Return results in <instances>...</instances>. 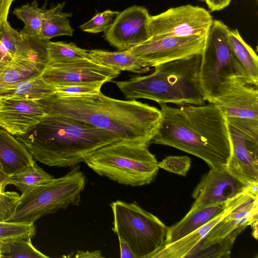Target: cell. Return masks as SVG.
<instances>
[{
  "label": "cell",
  "mask_w": 258,
  "mask_h": 258,
  "mask_svg": "<svg viewBox=\"0 0 258 258\" xmlns=\"http://www.w3.org/2000/svg\"><path fill=\"white\" fill-rule=\"evenodd\" d=\"M46 64L13 59L0 68V95L4 90L41 74Z\"/></svg>",
  "instance_id": "24"
},
{
  "label": "cell",
  "mask_w": 258,
  "mask_h": 258,
  "mask_svg": "<svg viewBox=\"0 0 258 258\" xmlns=\"http://www.w3.org/2000/svg\"><path fill=\"white\" fill-rule=\"evenodd\" d=\"M0 40L12 59L47 63L46 47L49 40L28 37L13 28L7 20L0 24Z\"/></svg>",
  "instance_id": "18"
},
{
  "label": "cell",
  "mask_w": 258,
  "mask_h": 258,
  "mask_svg": "<svg viewBox=\"0 0 258 258\" xmlns=\"http://www.w3.org/2000/svg\"><path fill=\"white\" fill-rule=\"evenodd\" d=\"M103 83H84L57 86L54 94L58 97L84 96L100 92Z\"/></svg>",
  "instance_id": "31"
},
{
  "label": "cell",
  "mask_w": 258,
  "mask_h": 258,
  "mask_svg": "<svg viewBox=\"0 0 258 258\" xmlns=\"http://www.w3.org/2000/svg\"><path fill=\"white\" fill-rule=\"evenodd\" d=\"M229 202L189 210L180 221L168 227L165 244L173 242L203 226L222 212Z\"/></svg>",
  "instance_id": "22"
},
{
  "label": "cell",
  "mask_w": 258,
  "mask_h": 258,
  "mask_svg": "<svg viewBox=\"0 0 258 258\" xmlns=\"http://www.w3.org/2000/svg\"><path fill=\"white\" fill-rule=\"evenodd\" d=\"M249 186L230 174L226 166L210 169L192 193L195 202L190 210L226 203Z\"/></svg>",
  "instance_id": "15"
},
{
  "label": "cell",
  "mask_w": 258,
  "mask_h": 258,
  "mask_svg": "<svg viewBox=\"0 0 258 258\" xmlns=\"http://www.w3.org/2000/svg\"><path fill=\"white\" fill-rule=\"evenodd\" d=\"M228 43L233 58L235 74L257 87L258 57L251 47L242 38L239 31L229 30Z\"/></svg>",
  "instance_id": "20"
},
{
  "label": "cell",
  "mask_w": 258,
  "mask_h": 258,
  "mask_svg": "<svg viewBox=\"0 0 258 258\" xmlns=\"http://www.w3.org/2000/svg\"><path fill=\"white\" fill-rule=\"evenodd\" d=\"M31 237L23 236L0 241V258H48L32 244Z\"/></svg>",
  "instance_id": "29"
},
{
  "label": "cell",
  "mask_w": 258,
  "mask_h": 258,
  "mask_svg": "<svg viewBox=\"0 0 258 258\" xmlns=\"http://www.w3.org/2000/svg\"><path fill=\"white\" fill-rule=\"evenodd\" d=\"M213 20L210 13L199 6L186 5L171 8L159 14L150 15L148 37H206Z\"/></svg>",
  "instance_id": "11"
},
{
  "label": "cell",
  "mask_w": 258,
  "mask_h": 258,
  "mask_svg": "<svg viewBox=\"0 0 258 258\" xmlns=\"http://www.w3.org/2000/svg\"><path fill=\"white\" fill-rule=\"evenodd\" d=\"M35 234L34 223L0 221V241L23 236L33 237Z\"/></svg>",
  "instance_id": "32"
},
{
  "label": "cell",
  "mask_w": 258,
  "mask_h": 258,
  "mask_svg": "<svg viewBox=\"0 0 258 258\" xmlns=\"http://www.w3.org/2000/svg\"><path fill=\"white\" fill-rule=\"evenodd\" d=\"M12 60L11 56L0 40V68Z\"/></svg>",
  "instance_id": "40"
},
{
  "label": "cell",
  "mask_w": 258,
  "mask_h": 258,
  "mask_svg": "<svg viewBox=\"0 0 258 258\" xmlns=\"http://www.w3.org/2000/svg\"><path fill=\"white\" fill-rule=\"evenodd\" d=\"M206 37H152L128 51L138 58L143 67L154 68L169 61L201 54Z\"/></svg>",
  "instance_id": "12"
},
{
  "label": "cell",
  "mask_w": 258,
  "mask_h": 258,
  "mask_svg": "<svg viewBox=\"0 0 258 258\" xmlns=\"http://www.w3.org/2000/svg\"><path fill=\"white\" fill-rule=\"evenodd\" d=\"M0 185V221H5L13 214L20 198L16 191H6Z\"/></svg>",
  "instance_id": "35"
},
{
  "label": "cell",
  "mask_w": 258,
  "mask_h": 258,
  "mask_svg": "<svg viewBox=\"0 0 258 258\" xmlns=\"http://www.w3.org/2000/svg\"><path fill=\"white\" fill-rule=\"evenodd\" d=\"M53 178L35 161L23 171L10 175L6 185H14L22 194H24L47 182Z\"/></svg>",
  "instance_id": "28"
},
{
  "label": "cell",
  "mask_w": 258,
  "mask_h": 258,
  "mask_svg": "<svg viewBox=\"0 0 258 258\" xmlns=\"http://www.w3.org/2000/svg\"><path fill=\"white\" fill-rule=\"evenodd\" d=\"M46 50L48 64H66L90 59L88 50L80 48L72 42L49 41Z\"/></svg>",
  "instance_id": "27"
},
{
  "label": "cell",
  "mask_w": 258,
  "mask_h": 258,
  "mask_svg": "<svg viewBox=\"0 0 258 258\" xmlns=\"http://www.w3.org/2000/svg\"><path fill=\"white\" fill-rule=\"evenodd\" d=\"M257 185L233 199L229 212L209 231L195 257H229L237 236L257 221Z\"/></svg>",
  "instance_id": "8"
},
{
  "label": "cell",
  "mask_w": 258,
  "mask_h": 258,
  "mask_svg": "<svg viewBox=\"0 0 258 258\" xmlns=\"http://www.w3.org/2000/svg\"><path fill=\"white\" fill-rule=\"evenodd\" d=\"M252 227V235L256 239H257V221L251 225Z\"/></svg>",
  "instance_id": "42"
},
{
  "label": "cell",
  "mask_w": 258,
  "mask_h": 258,
  "mask_svg": "<svg viewBox=\"0 0 258 258\" xmlns=\"http://www.w3.org/2000/svg\"><path fill=\"white\" fill-rule=\"evenodd\" d=\"M72 257H89V258H100L102 257L101 251L97 250L94 251H82L77 250L75 254Z\"/></svg>",
  "instance_id": "39"
},
{
  "label": "cell",
  "mask_w": 258,
  "mask_h": 258,
  "mask_svg": "<svg viewBox=\"0 0 258 258\" xmlns=\"http://www.w3.org/2000/svg\"><path fill=\"white\" fill-rule=\"evenodd\" d=\"M201 54L160 64L148 75L114 82L129 100L144 98L159 105L170 103L179 106L203 105L205 100L199 79Z\"/></svg>",
  "instance_id": "4"
},
{
  "label": "cell",
  "mask_w": 258,
  "mask_h": 258,
  "mask_svg": "<svg viewBox=\"0 0 258 258\" xmlns=\"http://www.w3.org/2000/svg\"><path fill=\"white\" fill-rule=\"evenodd\" d=\"M33 158L48 166L73 167L105 145L122 141L115 134L80 120L47 114L26 134L15 136Z\"/></svg>",
  "instance_id": "3"
},
{
  "label": "cell",
  "mask_w": 258,
  "mask_h": 258,
  "mask_svg": "<svg viewBox=\"0 0 258 258\" xmlns=\"http://www.w3.org/2000/svg\"><path fill=\"white\" fill-rule=\"evenodd\" d=\"M8 175L3 169L1 164L0 163V185L6 188V182L9 177Z\"/></svg>",
  "instance_id": "41"
},
{
  "label": "cell",
  "mask_w": 258,
  "mask_h": 258,
  "mask_svg": "<svg viewBox=\"0 0 258 258\" xmlns=\"http://www.w3.org/2000/svg\"><path fill=\"white\" fill-rule=\"evenodd\" d=\"M118 13V11L109 10L97 13L92 19L81 25L80 28L84 32L91 33L105 32Z\"/></svg>",
  "instance_id": "33"
},
{
  "label": "cell",
  "mask_w": 258,
  "mask_h": 258,
  "mask_svg": "<svg viewBox=\"0 0 258 258\" xmlns=\"http://www.w3.org/2000/svg\"><path fill=\"white\" fill-rule=\"evenodd\" d=\"M112 231L128 243L136 258H151L165 244L168 227L136 202L118 200L110 204Z\"/></svg>",
  "instance_id": "7"
},
{
  "label": "cell",
  "mask_w": 258,
  "mask_h": 258,
  "mask_svg": "<svg viewBox=\"0 0 258 258\" xmlns=\"http://www.w3.org/2000/svg\"><path fill=\"white\" fill-rule=\"evenodd\" d=\"M37 101L47 114L85 122L128 142L150 145L161 120L160 110L156 107L135 100L110 98L101 92L70 97L53 94Z\"/></svg>",
  "instance_id": "2"
},
{
  "label": "cell",
  "mask_w": 258,
  "mask_h": 258,
  "mask_svg": "<svg viewBox=\"0 0 258 258\" xmlns=\"http://www.w3.org/2000/svg\"><path fill=\"white\" fill-rule=\"evenodd\" d=\"M64 5V2L59 3L49 9L44 10L40 39L49 40L56 36H73L74 29L68 19L72 17L73 14L62 11Z\"/></svg>",
  "instance_id": "25"
},
{
  "label": "cell",
  "mask_w": 258,
  "mask_h": 258,
  "mask_svg": "<svg viewBox=\"0 0 258 258\" xmlns=\"http://www.w3.org/2000/svg\"><path fill=\"white\" fill-rule=\"evenodd\" d=\"M150 15L142 6H133L119 12L105 32L108 43L119 50H128L147 40Z\"/></svg>",
  "instance_id": "16"
},
{
  "label": "cell",
  "mask_w": 258,
  "mask_h": 258,
  "mask_svg": "<svg viewBox=\"0 0 258 258\" xmlns=\"http://www.w3.org/2000/svg\"><path fill=\"white\" fill-rule=\"evenodd\" d=\"M229 28L222 21L213 20L206 37L199 70V79L205 101L208 102L219 85L235 74L228 40Z\"/></svg>",
  "instance_id": "9"
},
{
  "label": "cell",
  "mask_w": 258,
  "mask_h": 258,
  "mask_svg": "<svg viewBox=\"0 0 258 258\" xmlns=\"http://www.w3.org/2000/svg\"><path fill=\"white\" fill-rule=\"evenodd\" d=\"M226 118L231 146L226 167L245 185L258 184V119Z\"/></svg>",
  "instance_id": "10"
},
{
  "label": "cell",
  "mask_w": 258,
  "mask_h": 258,
  "mask_svg": "<svg viewBox=\"0 0 258 258\" xmlns=\"http://www.w3.org/2000/svg\"><path fill=\"white\" fill-rule=\"evenodd\" d=\"M149 145L123 141L113 143L96 150L84 162L98 175L119 184H148L155 179L159 168Z\"/></svg>",
  "instance_id": "5"
},
{
  "label": "cell",
  "mask_w": 258,
  "mask_h": 258,
  "mask_svg": "<svg viewBox=\"0 0 258 258\" xmlns=\"http://www.w3.org/2000/svg\"><path fill=\"white\" fill-rule=\"evenodd\" d=\"M119 74V71L88 59L66 64H46L41 76L46 83L56 87L77 83H105Z\"/></svg>",
  "instance_id": "14"
},
{
  "label": "cell",
  "mask_w": 258,
  "mask_h": 258,
  "mask_svg": "<svg viewBox=\"0 0 258 258\" xmlns=\"http://www.w3.org/2000/svg\"><path fill=\"white\" fill-rule=\"evenodd\" d=\"M191 164L190 159L186 156H169L158 162L159 168L185 176Z\"/></svg>",
  "instance_id": "34"
},
{
  "label": "cell",
  "mask_w": 258,
  "mask_h": 258,
  "mask_svg": "<svg viewBox=\"0 0 258 258\" xmlns=\"http://www.w3.org/2000/svg\"><path fill=\"white\" fill-rule=\"evenodd\" d=\"M89 58L102 66L120 71L137 74L148 72L149 68L143 66L138 58L128 50L108 51L99 49L88 50Z\"/></svg>",
  "instance_id": "23"
},
{
  "label": "cell",
  "mask_w": 258,
  "mask_h": 258,
  "mask_svg": "<svg viewBox=\"0 0 258 258\" xmlns=\"http://www.w3.org/2000/svg\"><path fill=\"white\" fill-rule=\"evenodd\" d=\"M12 2H13V1H15V0H12Z\"/></svg>",
  "instance_id": "44"
},
{
  "label": "cell",
  "mask_w": 258,
  "mask_h": 258,
  "mask_svg": "<svg viewBox=\"0 0 258 258\" xmlns=\"http://www.w3.org/2000/svg\"><path fill=\"white\" fill-rule=\"evenodd\" d=\"M209 103L215 104L226 118L258 119L257 87L236 74L219 85Z\"/></svg>",
  "instance_id": "13"
},
{
  "label": "cell",
  "mask_w": 258,
  "mask_h": 258,
  "mask_svg": "<svg viewBox=\"0 0 258 258\" xmlns=\"http://www.w3.org/2000/svg\"><path fill=\"white\" fill-rule=\"evenodd\" d=\"M55 92L56 88L46 83L40 74L6 89L0 96L39 100L51 96Z\"/></svg>",
  "instance_id": "26"
},
{
  "label": "cell",
  "mask_w": 258,
  "mask_h": 258,
  "mask_svg": "<svg viewBox=\"0 0 258 258\" xmlns=\"http://www.w3.org/2000/svg\"><path fill=\"white\" fill-rule=\"evenodd\" d=\"M198 1H200V2H205V0H198Z\"/></svg>",
  "instance_id": "43"
},
{
  "label": "cell",
  "mask_w": 258,
  "mask_h": 258,
  "mask_svg": "<svg viewBox=\"0 0 258 258\" xmlns=\"http://www.w3.org/2000/svg\"><path fill=\"white\" fill-rule=\"evenodd\" d=\"M12 0H0V24L7 20Z\"/></svg>",
  "instance_id": "38"
},
{
  "label": "cell",
  "mask_w": 258,
  "mask_h": 258,
  "mask_svg": "<svg viewBox=\"0 0 258 258\" xmlns=\"http://www.w3.org/2000/svg\"><path fill=\"white\" fill-rule=\"evenodd\" d=\"M233 199L228 202L226 209L218 215L183 237L173 242L165 244L151 258L195 257L209 231L229 212Z\"/></svg>",
  "instance_id": "19"
},
{
  "label": "cell",
  "mask_w": 258,
  "mask_h": 258,
  "mask_svg": "<svg viewBox=\"0 0 258 258\" xmlns=\"http://www.w3.org/2000/svg\"><path fill=\"white\" fill-rule=\"evenodd\" d=\"M64 176L21 194L14 211L6 221L34 223L38 219L70 206H79L87 182L78 165Z\"/></svg>",
  "instance_id": "6"
},
{
  "label": "cell",
  "mask_w": 258,
  "mask_h": 258,
  "mask_svg": "<svg viewBox=\"0 0 258 258\" xmlns=\"http://www.w3.org/2000/svg\"><path fill=\"white\" fill-rule=\"evenodd\" d=\"M160 106L161 120L150 144L172 147L195 155L210 169L226 166L231 153L227 122L215 104Z\"/></svg>",
  "instance_id": "1"
},
{
  "label": "cell",
  "mask_w": 258,
  "mask_h": 258,
  "mask_svg": "<svg viewBox=\"0 0 258 258\" xmlns=\"http://www.w3.org/2000/svg\"><path fill=\"white\" fill-rule=\"evenodd\" d=\"M44 10L38 7L36 1L15 9L13 13L25 24L20 32L31 38L40 39Z\"/></svg>",
  "instance_id": "30"
},
{
  "label": "cell",
  "mask_w": 258,
  "mask_h": 258,
  "mask_svg": "<svg viewBox=\"0 0 258 258\" xmlns=\"http://www.w3.org/2000/svg\"><path fill=\"white\" fill-rule=\"evenodd\" d=\"M120 247V257L136 258L127 242L123 238L118 237Z\"/></svg>",
  "instance_id": "37"
},
{
  "label": "cell",
  "mask_w": 258,
  "mask_h": 258,
  "mask_svg": "<svg viewBox=\"0 0 258 258\" xmlns=\"http://www.w3.org/2000/svg\"><path fill=\"white\" fill-rule=\"evenodd\" d=\"M35 161L24 144L0 127V163L8 175L23 171Z\"/></svg>",
  "instance_id": "21"
},
{
  "label": "cell",
  "mask_w": 258,
  "mask_h": 258,
  "mask_svg": "<svg viewBox=\"0 0 258 258\" xmlns=\"http://www.w3.org/2000/svg\"><path fill=\"white\" fill-rule=\"evenodd\" d=\"M47 115L37 100L0 96V127L13 136L29 132Z\"/></svg>",
  "instance_id": "17"
},
{
  "label": "cell",
  "mask_w": 258,
  "mask_h": 258,
  "mask_svg": "<svg viewBox=\"0 0 258 258\" xmlns=\"http://www.w3.org/2000/svg\"><path fill=\"white\" fill-rule=\"evenodd\" d=\"M231 0H205L211 12L219 11L227 7Z\"/></svg>",
  "instance_id": "36"
}]
</instances>
